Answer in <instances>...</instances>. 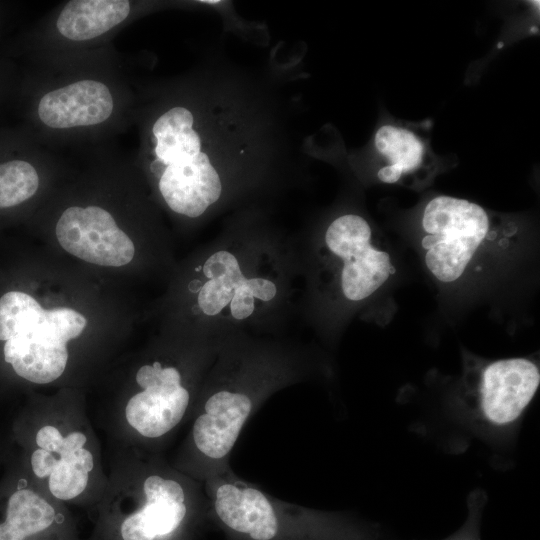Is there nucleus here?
I'll return each mask as SVG.
<instances>
[{"label": "nucleus", "mask_w": 540, "mask_h": 540, "mask_svg": "<svg viewBox=\"0 0 540 540\" xmlns=\"http://www.w3.org/2000/svg\"><path fill=\"white\" fill-rule=\"evenodd\" d=\"M208 486L212 520L227 540H372L354 520L280 501L231 470Z\"/></svg>", "instance_id": "obj_1"}, {"label": "nucleus", "mask_w": 540, "mask_h": 540, "mask_svg": "<svg viewBox=\"0 0 540 540\" xmlns=\"http://www.w3.org/2000/svg\"><path fill=\"white\" fill-rule=\"evenodd\" d=\"M193 122L188 109L174 107L156 120L153 134L156 162L165 166L158 184L161 195L174 212L196 218L219 199L222 185L200 150Z\"/></svg>", "instance_id": "obj_2"}, {"label": "nucleus", "mask_w": 540, "mask_h": 540, "mask_svg": "<svg viewBox=\"0 0 540 540\" xmlns=\"http://www.w3.org/2000/svg\"><path fill=\"white\" fill-rule=\"evenodd\" d=\"M425 263L438 280L459 279L491 232V218L480 205L451 196L431 199L423 212Z\"/></svg>", "instance_id": "obj_3"}, {"label": "nucleus", "mask_w": 540, "mask_h": 540, "mask_svg": "<svg viewBox=\"0 0 540 540\" xmlns=\"http://www.w3.org/2000/svg\"><path fill=\"white\" fill-rule=\"evenodd\" d=\"M87 321L71 308L45 310L17 327L5 341L4 360L20 377L37 384L50 383L64 372L68 360L66 344L77 338Z\"/></svg>", "instance_id": "obj_4"}, {"label": "nucleus", "mask_w": 540, "mask_h": 540, "mask_svg": "<svg viewBox=\"0 0 540 540\" xmlns=\"http://www.w3.org/2000/svg\"><path fill=\"white\" fill-rule=\"evenodd\" d=\"M370 239L368 222L355 214L338 217L326 230V245L343 260L341 287L351 301L366 299L395 272L389 254L373 248Z\"/></svg>", "instance_id": "obj_5"}, {"label": "nucleus", "mask_w": 540, "mask_h": 540, "mask_svg": "<svg viewBox=\"0 0 540 540\" xmlns=\"http://www.w3.org/2000/svg\"><path fill=\"white\" fill-rule=\"evenodd\" d=\"M56 237L68 253L100 266H124L135 253L132 240L99 206L67 208L56 224Z\"/></svg>", "instance_id": "obj_6"}, {"label": "nucleus", "mask_w": 540, "mask_h": 540, "mask_svg": "<svg viewBox=\"0 0 540 540\" xmlns=\"http://www.w3.org/2000/svg\"><path fill=\"white\" fill-rule=\"evenodd\" d=\"M539 383V369L528 359L490 363L483 371L480 388L484 417L495 425L514 422L533 399Z\"/></svg>", "instance_id": "obj_7"}, {"label": "nucleus", "mask_w": 540, "mask_h": 540, "mask_svg": "<svg viewBox=\"0 0 540 540\" xmlns=\"http://www.w3.org/2000/svg\"><path fill=\"white\" fill-rule=\"evenodd\" d=\"M145 503L122 523L124 540H156L173 535L184 522L188 506L183 486L172 478L148 476L143 484Z\"/></svg>", "instance_id": "obj_8"}, {"label": "nucleus", "mask_w": 540, "mask_h": 540, "mask_svg": "<svg viewBox=\"0 0 540 540\" xmlns=\"http://www.w3.org/2000/svg\"><path fill=\"white\" fill-rule=\"evenodd\" d=\"M113 108V97L105 84L82 80L46 93L39 102L38 115L45 125L65 129L100 124Z\"/></svg>", "instance_id": "obj_9"}, {"label": "nucleus", "mask_w": 540, "mask_h": 540, "mask_svg": "<svg viewBox=\"0 0 540 540\" xmlns=\"http://www.w3.org/2000/svg\"><path fill=\"white\" fill-rule=\"evenodd\" d=\"M190 404L182 385L167 383L149 387L132 396L125 409L129 425L143 437L156 439L174 429Z\"/></svg>", "instance_id": "obj_10"}, {"label": "nucleus", "mask_w": 540, "mask_h": 540, "mask_svg": "<svg viewBox=\"0 0 540 540\" xmlns=\"http://www.w3.org/2000/svg\"><path fill=\"white\" fill-rule=\"evenodd\" d=\"M374 143L387 162L379 169L377 176L388 184L420 170L432 157L426 140L414 130L401 125H382L375 133Z\"/></svg>", "instance_id": "obj_11"}, {"label": "nucleus", "mask_w": 540, "mask_h": 540, "mask_svg": "<svg viewBox=\"0 0 540 540\" xmlns=\"http://www.w3.org/2000/svg\"><path fill=\"white\" fill-rule=\"evenodd\" d=\"M129 13L127 0H72L62 9L56 26L65 38L84 41L106 33Z\"/></svg>", "instance_id": "obj_12"}, {"label": "nucleus", "mask_w": 540, "mask_h": 540, "mask_svg": "<svg viewBox=\"0 0 540 540\" xmlns=\"http://www.w3.org/2000/svg\"><path fill=\"white\" fill-rule=\"evenodd\" d=\"M203 272L208 278L198 293V305L208 316L219 314L230 304L234 290L245 283L237 258L221 250L208 257Z\"/></svg>", "instance_id": "obj_13"}, {"label": "nucleus", "mask_w": 540, "mask_h": 540, "mask_svg": "<svg viewBox=\"0 0 540 540\" xmlns=\"http://www.w3.org/2000/svg\"><path fill=\"white\" fill-rule=\"evenodd\" d=\"M54 518L53 507L39 494L19 489L8 499L6 519L0 524V540H24L47 529Z\"/></svg>", "instance_id": "obj_14"}, {"label": "nucleus", "mask_w": 540, "mask_h": 540, "mask_svg": "<svg viewBox=\"0 0 540 540\" xmlns=\"http://www.w3.org/2000/svg\"><path fill=\"white\" fill-rule=\"evenodd\" d=\"M93 466V456L84 448L61 456L49 475L50 492L61 500H70L80 495L87 486L88 473Z\"/></svg>", "instance_id": "obj_15"}, {"label": "nucleus", "mask_w": 540, "mask_h": 540, "mask_svg": "<svg viewBox=\"0 0 540 540\" xmlns=\"http://www.w3.org/2000/svg\"><path fill=\"white\" fill-rule=\"evenodd\" d=\"M38 186L37 171L30 163L13 160L0 164V209L26 201L36 193Z\"/></svg>", "instance_id": "obj_16"}, {"label": "nucleus", "mask_w": 540, "mask_h": 540, "mask_svg": "<svg viewBox=\"0 0 540 540\" xmlns=\"http://www.w3.org/2000/svg\"><path fill=\"white\" fill-rule=\"evenodd\" d=\"M136 382L143 390L167 383L182 384V377L177 368L173 366L163 367L160 362L155 361L151 365H143L139 368L136 374Z\"/></svg>", "instance_id": "obj_17"}, {"label": "nucleus", "mask_w": 540, "mask_h": 540, "mask_svg": "<svg viewBox=\"0 0 540 540\" xmlns=\"http://www.w3.org/2000/svg\"><path fill=\"white\" fill-rule=\"evenodd\" d=\"M64 437L54 426L42 427L36 435V443L41 448L51 453L60 454Z\"/></svg>", "instance_id": "obj_18"}, {"label": "nucleus", "mask_w": 540, "mask_h": 540, "mask_svg": "<svg viewBox=\"0 0 540 540\" xmlns=\"http://www.w3.org/2000/svg\"><path fill=\"white\" fill-rule=\"evenodd\" d=\"M58 460L53 453L44 449H36L31 456V465L34 474L39 478L47 477L51 474Z\"/></svg>", "instance_id": "obj_19"}, {"label": "nucleus", "mask_w": 540, "mask_h": 540, "mask_svg": "<svg viewBox=\"0 0 540 540\" xmlns=\"http://www.w3.org/2000/svg\"><path fill=\"white\" fill-rule=\"evenodd\" d=\"M86 436L81 432H72L68 436L64 437L60 457L75 452L78 449L83 448L86 443Z\"/></svg>", "instance_id": "obj_20"}, {"label": "nucleus", "mask_w": 540, "mask_h": 540, "mask_svg": "<svg viewBox=\"0 0 540 540\" xmlns=\"http://www.w3.org/2000/svg\"><path fill=\"white\" fill-rule=\"evenodd\" d=\"M449 540H477L475 525L473 523L468 525L466 529Z\"/></svg>", "instance_id": "obj_21"}, {"label": "nucleus", "mask_w": 540, "mask_h": 540, "mask_svg": "<svg viewBox=\"0 0 540 540\" xmlns=\"http://www.w3.org/2000/svg\"><path fill=\"white\" fill-rule=\"evenodd\" d=\"M201 2L206 3V4H216V3H220L221 1H219V0H212V1L205 0V1H201Z\"/></svg>", "instance_id": "obj_22"}]
</instances>
